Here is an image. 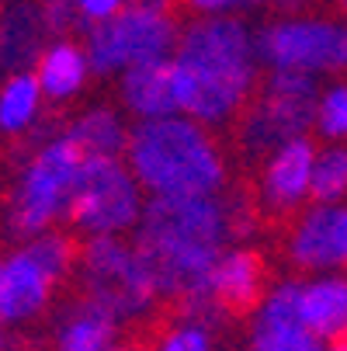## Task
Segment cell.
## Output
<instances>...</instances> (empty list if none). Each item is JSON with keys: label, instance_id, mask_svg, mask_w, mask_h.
Wrapping results in <instances>:
<instances>
[{"label": "cell", "instance_id": "6da1fadb", "mask_svg": "<svg viewBox=\"0 0 347 351\" xmlns=\"http://www.w3.org/2000/svg\"><path fill=\"white\" fill-rule=\"evenodd\" d=\"M254 233V219L222 195H150L136 247L150 261L160 295L181 306L212 303V271L229 240Z\"/></svg>", "mask_w": 347, "mask_h": 351}, {"label": "cell", "instance_id": "7a4b0ae2", "mask_svg": "<svg viewBox=\"0 0 347 351\" xmlns=\"http://www.w3.org/2000/svg\"><path fill=\"white\" fill-rule=\"evenodd\" d=\"M170 73L181 115H191L209 129L236 122L264 80L257 28L240 14L191 18L181 28Z\"/></svg>", "mask_w": 347, "mask_h": 351}, {"label": "cell", "instance_id": "3957f363", "mask_svg": "<svg viewBox=\"0 0 347 351\" xmlns=\"http://www.w3.org/2000/svg\"><path fill=\"white\" fill-rule=\"evenodd\" d=\"M125 164L146 195H222L229 164L216 132L191 115L136 122Z\"/></svg>", "mask_w": 347, "mask_h": 351}, {"label": "cell", "instance_id": "277c9868", "mask_svg": "<svg viewBox=\"0 0 347 351\" xmlns=\"http://www.w3.org/2000/svg\"><path fill=\"white\" fill-rule=\"evenodd\" d=\"M83 149L66 136L42 139L25 164L18 167L8 202H4V230L11 240H31L45 230H56V223L70 219L73 191L83 171Z\"/></svg>", "mask_w": 347, "mask_h": 351}, {"label": "cell", "instance_id": "5b68a950", "mask_svg": "<svg viewBox=\"0 0 347 351\" xmlns=\"http://www.w3.org/2000/svg\"><path fill=\"white\" fill-rule=\"evenodd\" d=\"M77 278L87 299L101 303L118 320H142L157 310L160 285L136 240L87 237L77 254Z\"/></svg>", "mask_w": 347, "mask_h": 351}, {"label": "cell", "instance_id": "8992f818", "mask_svg": "<svg viewBox=\"0 0 347 351\" xmlns=\"http://www.w3.org/2000/svg\"><path fill=\"white\" fill-rule=\"evenodd\" d=\"M320 80L306 73H288V70H268L254 101L240 115V149L246 160H264L278 146L303 139L313 132L316 115V97Z\"/></svg>", "mask_w": 347, "mask_h": 351}, {"label": "cell", "instance_id": "52a82bcc", "mask_svg": "<svg viewBox=\"0 0 347 351\" xmlns=\"http://www.w3.org/2000/svg\"><path fill=\"white\" fill-rule=\"evenodd\" d=\"M257 53L264 70H288L306 77L347 73V18L288 11L257 28Z\"/></svg>", "mask_w": 347, "mask_h": 351}, {"label": "cell", "instance_id": "ba28073f", "mask_svg": "<svg viewBox=\"0 0 347 351\" xmlns=\"http://www.w3.org/2000/svg\"><path fill=\"white\" fill-rule=\"evenodd\" d=\"M181 25L174 11H153L129 4L118 18L83 32V49L94 77H122L132 66L167 63L177 49Z\"/></svg>", "mask_w": 347, "mask_h": 351}, {"label": "cell", "instance_id": "9c48e42d", "mask_svg": "<svg viewBox=\"0 0 347 351\" xmlns=\"http://www.w3.org/2000/svg\"><path fill=\"white\" fill-rule=\"evenodd\" d=\"M146 198L150 195L125 157H87L73 191L70 223L83 237H129L142 219Z\"/></svg>", "mask_w": 347, "mask_h": 351}, {"label": "cell", "instance_id": "30bf717a", "mask_svg": "<svg viewBox=\"0 0 347 351\" xmlns=\"http://www.w3.org/2000/svg\"><path fill=\"white\" fill-rule=\"evenodd\" d=\"M288 261L309 271H344L347 268V202H309L295 213V223L285 237Z\"/></svg>", "mask_w": 347, "mask_h": 351}, {"label": "cell", "instance_id": "8fae6325", "mask_svg": "<svg viewBox=\"0 0 347 351\" xmlns=\"http://www.w3.org/2000/svg\"><path fill=\"white\" fill-rule=\"evenodd\" d=\"M316 143L309 136L278 146L261 160L257 171V202L268 216H292L313 202V167Z\"/></svg>", "mask_w": 347, "mask_h": 351}, {"label": "cell", "instance_id": "7c38bea8", "mask_svg": "<svg viewBox=\"0 0 347 351\" xmlns=\"http://www.w3.org/2000/svg\"><path fill=\"white\" fill-rule=\"evenodd\" d=\"M63 282L60 271L49 268L31 243L14 247L11 254H4V313H8V327H21L31 324L35 317L45 313V306L53 303V292Z\"/></svg>", "mask_w": 347, "mask_h": 351}, {"label": "cell", "instance_id": "4fadbf2b", "mask_svg": "<svg viewBox=\"0 0 347 351\" xmlns=\"http://www.w3.org/2000/svg\"><path fill=\"white\" fill-rule=\"evenodd\" d=\"M299 324L316 341L347 337V275L323 271L299 282Z\"/></svg>", "mask_w": 347, "mask_h": 351}, {"label": "cell", "instance_id": "5bb4252c", "mask_svg": "<svg viewBox=\"0 0 347 351\" xmlns=\"http://www.w3.org/2000/svg\"><path fill=\"white\" fill-rule=\"evenodd\" d=\"M35 77L42 84V94L49 105H70L87 90V80L94 77L90 56L83 42H73L70 35L49 38L42 56L35 63Z\"/></svg>", "mask_w": 347, "mask_h": 351}, {"label": "cell", "instance_id": "9a60e30c", "mask_svg": "<svg viewBox=\"0 0 347 351\" xmlns=\"http://www.w3.org/2000/svg\"><path fill=\"white\" fill-rule=\"evenodd\" d=\"M45 45L49 28L42 21L38 0H18L0 11V70L4 73L35 70Z\"/></svg>", "mask_w": 347, "mask_h": 351}, {"label": "cell", "instance_id": "2e32d148", "mask_svg": "<svg viewBox=\"0 0 347 351\" xmlns=\"http://www.w3.org/2000/svg\"><path fill=\"white\" fill-rule=\"evenodd\" d=\"M118 101L136 122H153L177 115V90H174V73L170 60L167 63H146L132 66L118 77Z\"/></svg>", "mask_w": 347, "mask_h": 351}, {"label": "cell", "instance_id": "e0dca14e", "mask_svg": "<svg viewBox=\"0 0 347 351\" xmlns=\"http://www.w3.org/2000/svg\"><path fill=\"white\" fill-rule=\"evenodd\" d=\"M264 261L250 247H229L212 271V303L219 310H254L264 295Z\"/></svg>", "mask_w": 347, "mask_h": 351}, {"label": "cell", "instance_id": "ac0fdd59", "mask_svg": "<svg viewBox=\"0 0 347 351\" xmlns=\"http://www.w3.org/2000/svg\"><path fill=\"white\" fill-rule=\"evenodd\" d=\"M118 317L108 313L94 299H77L70 303L53 327V348L56 351H112L118 344Z\"/></svg>", "mask_w": 347, "mask_h": 351}, {"label": "cell", "instance_id": "d6986e66", "mask_svg": "<svg viewBox=\"0 0 347 351\" xmlns=\"http://www.w3.org/2000/svg\"><path fill=\"white\" fill-rule=\"evenodd\" d=\"M66 136L83 149V157H125L132 125L122 119L118 108L94 105L66 125Z\"/></svg>", "mask_w": 347, "mask_h": 351}, {"label": "cell", "instance_id": "ffe728a7", "mask_svg": "<svg viewBox=\"0 0 347 351\" xmlns=\"http://www.w3.org/2000/svg\"><path fill=\"white\" fill-rule=\"evenodd\" d=\"M45 105L49 101L35 70L4 73V80H0V136H25L38 122Z\"/></svg>", "mask_w": 347, "mask_h": 351}, {"label": "cell", "instance_id": "44dd1931", "mask_svg": "<svg viewBox=\"0 0 347 351\" xmlns=\"http://www.w3.org/2000/svg\"><path fill=\"white\" fill-rule=\"evenodd\" d=\"M216 320H219V306L216 303L181 306V317L170 320L157 334L153 351H219Z\"/></svg>", "mask_w": 347, "mask_h": 351}, {"label": "cell", "instance_id": "7402d4cb", "mask_svg": "<svg viewBox=\"0 0 347 351\" xmlns=\"http://www.w3.org/2000/svg\"><path fill=\"white\" fill-rule=\"evenodd\" d=\"M313 202H347V143H323L316 149Z\"/></svg>", "mask_w": 347, "mask_h": 351}, {"label": "cell", "instance_id": "603a6c76", "mask_svg": "<svg viewBox=\"0 0 347 351\" xmlns=\"http://www.w3.org/2000/svg\"><path fill=\"white\" fill-rule=\"evenodd\" d=\"M313 132L323 143H347V80H330L320 87Z\"/></svg>", "mask_w": 347, "mask_h": 351}, {"label": "cell", "instance_id": "cb8c5ba5", "mask_svg": "<svg viewBox=\"0 0 347 351\" xmlns=\"http://www.w3.org/2000/svg\"><path fill=\"white\" fill-rule=\"evenodd\" d=\"M246 351H323V341L306 334L303 324H250Z\"/></svg>", "mask_w": 347, "mask_h": 351}, {"label": "cell", "instance_id": "d4e9b609", "mask_svg": "<svg viewBox=\"0 0 347 351\" xmlns=\"http://www.w3.org/2000/svg\"><path fill=\"white\" fill-rule=\"evenodd\" d=\"M194 18H226V14H246V11H264L278 8L285 0H181Z\"/></svg>", "mask_w": 347, "mask_h": 351}, {"label": "cell", "instance_id": "484cf974", "mask_svg": "<svg viewBox=\"0 0 347 351\" xmlns=\"http://www.w3.org/2000/svg\"><path fill=\"white\" fill-rule=\"evenodd\" d=\"M38 11H42V21H45V28H49L53 38H63L80 25L73 0H38Z\"/></svg>", "mask_w": 347, "mask_h": 351}, {"label": "cell", "instance_id": "4316f807", "mask_svg": "<svg viewBox=\"0 0 347 351\" xmlns=\"http://www.w3.org/2000/svg\"><path fill=\"white\" fill-rule=\"evenodd\" d=\"M77 4V18H80V28H94V25H105L112 18H118L132 0H73Z\"/></svg>", "mask_w": 347, "mask_h": 351}, {"label": "cell", "instance_id": "83f0119b", "mask_svg": "<svg viewBox=\"0 0 347 351\" xmlns=\"http://www.w3.org/2000/svg\"><path fill=\"white\" fill-rule=\"evenodd\" d=\"M8 348V313H4V258H0V351Z\"/></svg>", "mask_w": 347, "mask_h": 351}, {"label": "cell", "instance_id": "f1b7e54d", "mask_svg": "<svg viewBox=\"0 0 347 351\" xmlns=\"http://www.w3.org/2000/svg\"><path fill=\"white\" fill-rule=\"evenodd\" d=\"M136 8H153V11H170L174 0H132Z\"/></svg>", "mask_w": 347, "mask_h": 351}, {"label": "cell", "instance_id": "f546056e", "mask_svg": "<svg viewBox=\"0 0 347 351\" xmlns=\"http://www.w3.org/2000/svg\"><path fill=\"white\" fill-rule=\"evenodd\" d=\"M323 351H347V337H340V341H330V344H323Z\"/></svg>", "mask_w": 347, "mask_h": 351}, {"label": "cell", "instance_id": "4dcf8cb0", "mask_svg": "<svg viewBox=\"0 0 347 351\" xmlns=\"http://www.w3.org/2000/svg\"><path fill=\"white\" fill-rule=\"evenodd\" d=\"M112 351H136V348H129V344H115Z\"/></svg>", "mask_w": 347, "mask_h": 351}, {"label": "cell", "instance_id": "1f68e13d", "mask_svg": "<svg viewBox=\"0 0 347 351\" xmlns=\"http://www.w3.org/2000/svg\"><path fill=\"white\" fill-rule=\"evenodd\" d=\"M337 4H340V11H344V14H347V0H337Z\"/></svg>", "mask_w": 347, "mask_h": 351}, {"label": "cell", "instance_id": "d6a6232c", "mask_svg": "<svg viewBox=\"0 0 347 351\" xmlns=\"http://www.w3.org/2000/svg\"><path fill=\"white\" fill-rule=\"evenodd\" d=\"M0 11H4V8H0Z\"/></svg>", "mask_w": 347, "mask_h": 351}]
</instances>
